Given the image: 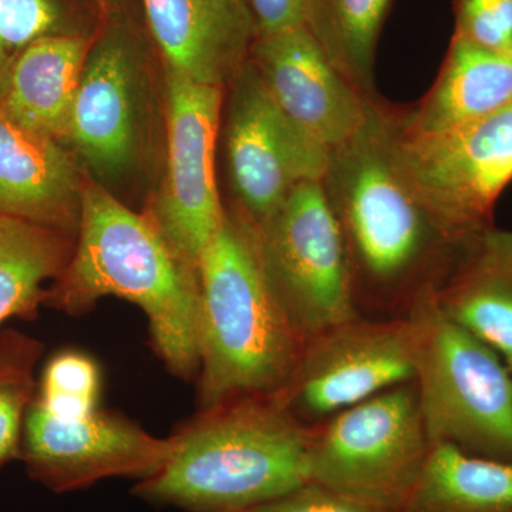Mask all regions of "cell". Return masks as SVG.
Instances as JSON below:
<instances>
[{"mask_svg": "<svg viewBox=\"0 0 512 512\" xmlns=\"http://www.w3.org/2000/svg\"><path fill=\"white\" fill-rule=\"evenodd\" d=\"M247 512H389L377 510L308 481L275 500Z\"/></svg>", "mask_w": 512, "mask_h": 512, "instance_id": "obj_27", "label": "cell"}, {"mask_svg": "<svg viewBox=\"0 0 512 512\" xmlns=\"http://www.w3.org/2000/svg\"><path fill=\"white\" fill-rule=\"evenodd\" d=\"M454 37L471 45L508 53L512 40V0H454Z\"/></svg>", "mask_w": 512, "mask_h": 512, "instance_id": "obj_25", "label": "cell"}, {"mask_svg": "<svg viewBox=\"0 0 512 512\" xmlns=\"http://www.w3.org/2000/svg\"><path fill=\"white\" fill-rule=\"evenodd\" d=\"M416 312L393 318L359 315L308 340L295 372L276 394L305 426L412 382L420 342Z\"/></svg>", "mask_w": 512, "mask_h": 512, "instance_id": "obj_8", "label": "cell"}, {"mask_svg": "<svg viewBox=\"0 0 512 512\" xmlns=\"http://www.w3.org/2000/svg\"><path fill=\"white\" fill-rule=\"evenodd\" d=\"M402 114L379 100L362 127L329 154L325 192L348 256L357 308L409 315L440 284L458 247L434 217L399 153Z\"/></svg>", "mask_w": 512, "mask_h": 512, "instance_id": "obj_1", "label": "cell"}, {"mask_svg": "<svg viewBox=\"0 0 512 512\" xmlns=\"http://www.w3.org/2000/svg\"><path fill=\"white\" fill-rule=\"evenodd\" d=\"M89 46L80 36L49 35L19 53L2 106L23 126L67 137Z\"/></svg>", "mask_w": 512, "mask_h": 512, "instance_id": "obj_19", "label": "cell"}, {"mask_svg": "<svg viewBox=\"0 0 512 512\" xmlns=\"http://www.w3.org/2000/svg\"><path fill=\"white\" fill-rule=\"evenodd\" d=\"M256 37L278 35L302 28L308 16L309 0H244Z\"/></svg>", "mask_w": 512, "mask_h": 512, "instance_id": "obj_28", "label": "cell"}, {"mask_svg": "<svg viewBox=\"0 0 512 512\" xmlns=\"http://www.w3.org/2000/svg\"><path fill=\"white\" fill-rule=\"evenodd\" d=\"M43 346L8 330L0 333V467L20 457L22 426L35 400L33 372Z\"/></svg>", "mask_w": 512, "mask_h": 512, "instance_id": "obj_23", "label": "cell"}, {"mask_svg": "<svg viewBox=\"0 0 512 512\" xmlns=\"http://www.w3.org/2000/svg\"><path fill=\"white\" fill-rule=\"evenodd\" d=\"M231 84L228 173L238 211L259 227L296 187L322 181L330 153L286 119L249 60Z\"/></svg>", "mask_w": 512, "mask_h": 512, "instance_id": "obj_11", "label": "cell"}, {"mask_svg": "<svg viewBox=\"0 0 512 512\" xmlns=\"http://www.w3.org/2000/svg\"><path fill=\"white\" fill-rule=\"evenodd\" d=\"M451 322L500 355L512 373V231L490 227L461 242L430 293Z\"/></svg>", "mask_w": 512, "mask_h": 512, "instance_id": "obj_16", "label": "cell"}, {"mask_svg": "<svg viewBox=\"0 0 512 512\" xmlns=\"http://www.w3.org/2000/svg\"><path fill=\"white\" fill-rule=\"evenodd\" d=\"M430 450L412 380L311 427L308 478L377 510L399 512Z\"/></svg>", "mask_w": 512, "mask_h": 512, "instance_id": "obj_6", "label": "cell"}, {"mask_svg": "<svg viewBox=\"0 0 512 512\" xmlns=\"http://www.w3.org/2000/svg\"><path fill=\"white\" fill-rule=\"evenodd\" d=\"M392 0H309L305 26L333 66L370 101H379L377 43Z\"/></svg>", "mask_w": 512, "mask_h": 512, "instance_id": "obj_21", "label": "cell"}, {"mask_svg": "<svg viewBox=\"0 0 512 512\" xmlns=\"http://www.w3.org/2000/svg\"><path fill=\"white\" fill-rule=\"evenodd\" d=\"M309 437L275 396L237 397L170 437L164 466L134 493L187 512L251 511L308 483Z\"/></svg>", "mask_w": 512, "mask_h": 512, "instance_id": "obj_3", "label": "cell"}, {"mask_svg": "<svg viewBox=\"0 0 512 512\" xmlns=\"http://www.w3.org/2000/svg\"><path fill=\"white\" fill-rule=\"evenodd\" d=\"M400 160L444 231L458 244L493 227L512 181V104L450 133L399 134Z\"/></svg>", "mask_w": 512, "mask_h": 512, "instance_id": "obj_9", "label": "cell"}, {"mask_svg": "<svg viewBox=\"0 0 512 512\" xmlns=\"http://www.w3.org/2000/svg\"><path fill=\"white\" fill-rule=\"evenodd\" d=\"M111 2H116V0H111Z\"/></svg>", "mask_w": 512, "mask_h": 512, "instance_id": "obj_30", "label": "cell"}, {"mask_svg": "<svg viewBox=\"0 0 512 512\" xmlns=\"http://www.w3.org/2000/svg\"><path fill=\"white\" fill-rule=\"evenodd\" d=\"M82 190L56 138L23 126L0 104V215L70 228L79 225Z\"/></svg>", "mask_w": 512, "mask_h": 512, "instance_id": "obj_17", "label": "cell"}, {"mask_svg": "<svg viewBox=\"0 0 512 512\" xmlns=\"http://www.w3.org/2000/svg\"><path fill=\"white\" fill-rule=\"evenodd\" d=\"M249 62L286 119L329 153L353 137L375 103L333 66L306 26L255 37Z\"/></svg>", "mask_w": 512, "mask_h": 512, "instance_id": "obj_14", "label": "cell"}, {"mask_svg": "<svg viewBox=\"0 0 512 512\" xmlns=\"http://www.w3.org/2000/svg\"><path fill=\"white\" fill-rule=\"evenodd\" d=\"M168 72L208 86L231 83L256 32L244 0H143Z\"/></svg>", "mask_w": 512, "mask_h": 512, "instance_id": "obj_15", "label": "cell"}, {"mask_svg": "<svg viewBox=\"0 0 512 512\" xmlns=\"http://www.w3.org/2000/svg\"><path fill=\"white\" fill-rule=\"evenodd\" d=\"M399 512H512V461L431 446L419 483Z\"/></svg>", "mask_w": 512, "mask_h": 512, "instance_id": "obj_20", "label": "cell"}, {"mask_svg": "<svg viewBox=\"0 0 512 512\" xmlns=\"http://www.w3.org/2000/svg\"><path fill=\"white\" fill-rule=\"evenodd\" d=\"M427 292L420 318L416 383L431 446L512 461V373L495 350L439 312Z\"/></svg>", "mask_w": 512, "mask_h": 512, "instance_id": "obj_5", "label": "cell"}, {"mask_svg": "<svg viewBox=\"0 0 512 512\" xmlns=\"http://www.w3.org/2000/svg\"><path fill=\"white\" fill-rule=\"evenodd\" d=\"M170 448V439H157L117 414L96 409L66 419L33 400L20 458L33 480L66 493L111 477H151L164 466Z\"/></svg>", "mask_w": 512, "mask_h": 512, "instance_id": "obj_12", "label": "cell"}, {"mask_svg": "<svg viewBox=\"0 0 512 512\" xmlns=\"http://www.w3.org/2000/svg\"><path fill=\"white\" fill-rule=\"evenodd\" d=\"M67 262L59 231L0 215V323L12 316L32 318L45 299L42 285Z\"/></svg>", "mask_w": 512, "mask_h": 512, "instance_id": "obj_22", "label": "cell"}, {"mask_svg": "<svg viewBox=\"0 0 512 512\" xmlns=\"http://www.w3.org/2000/svg\"><path fill=\"white\" fill-rule=\"evenodd\" d=\"M508 55H510V57L512 59V40H511L510 50H508Z\"/></svg>", "mask_w": 512, "mask_h": 512, "instance_id": "obj_29", "label": "cell"}, {"mask_svg": "<svg viewBox=\"0 0 512 512\" xmlns=\"http://www.w3.org/2000/svg\"><path fill=\"white\" fill-rule=\"evenodd\" d=\"M104 296L136 303L150 322L158 356L175 376L200 370V276L153 220L124 207L100 184L82 190L79 244L45 295L72 315Z\"/></svg>", "mask_w": 512, "mask_h": 512, "instance_id": "obj_2", "label": "cell"}, {"mask_svg": "<svg viewBox=\"0 0 512 512\" xmlns=\"http://www.w3.org/2000/svg\"><path fill=\"white\" fill-rule=\"evenodd\" d=\"M256 232L266 279L305 342L362 315L320 181L296 187Z\"/></svg>", "mask_w": 512, "mask_h": 512, "instance_id": "obj_7", "label": "cell"}, {"mask_svg": "<svg viewBox=\"0 0 512 512\" xmlns=\"http://www.w3.org/2000/svg\"><path fill=\"white\" fill-rule=\"evenodd\" d=\"M202 410L244 396H276L305 348L266 279L256 227L238 210L198 264Z\"/></svg>", "mask_w": 512, "mask_h": 512, "instance_id": "obj_4", "label": "cell"}, {"mask_svg": "<svg viewBox=\"0 0 512 512\" xmlns=\"http://www.w3.org/2000/svg\"><path fill=\"white\" fill-rule=\"evenodd\" d=\"M143 90L136 42L119 26L107 30L87 53L67 134L100 180L123 177L136 161Z\"/></svg>", "mask_w": 512, "mask_h": 512, "instance_id": "obj_13", "label": "cell"}, {"mask_svg": "<svg viewBox=\"0 0 512 512\" xmlns=\"http://www.w3.org/2000/svg\"><path fill=\"white\" fill-rule=\"evenodd\" d=\"M224 87L167 70V175L153 215L171 247L198 269L225 210L215 175Z\"/></svg>", "mask_w": 512, "mask_h": 512, "instance_id": "obj_10", "label": "cell"}, {"mask_svg": "<svg viewBox=\"0 0 512 512\" xmlns=\"http://www.w3.org/2000/svg\"><path fill=\"white\" fill-rule=\"evenodd\" d=\"M512 104V59L454 37L436 82L409 113L404 137H427L470 126Z\"/></svg>", "mask_w": 512, "mask_h": 512, "instance_id": "obj_18", "label": "cell"}, {"mask_svg": "<svg viewBox=\"0 0 512 512\" xmlns=\"http://www.w3.org/2000/svg\"><path fill=\"white\" fill-rule=\"evenodd\" d=\"M60 10L53 0H0V52H22L53 35Z\"/></svg>", "mask_w": 512, "mask_h": 512, "instance_id": "obj_26", "label": "cell"}, {"mask_svg": "<svg viewBox=\"0 0 512 512\" xmlns=\"http://www.w3.org/2000/svg\"><path fill=\"white\" fill-rule=\"evenodd\" d=\"M100 373L96 363L82 353H60L50 360L43 373L40 406L57 417H82L96 410Z\"/></svg>", "mask_w": 512, "mask_h": 512, "instance_id": "obj_24", "label": "cell"}]
</instances>
